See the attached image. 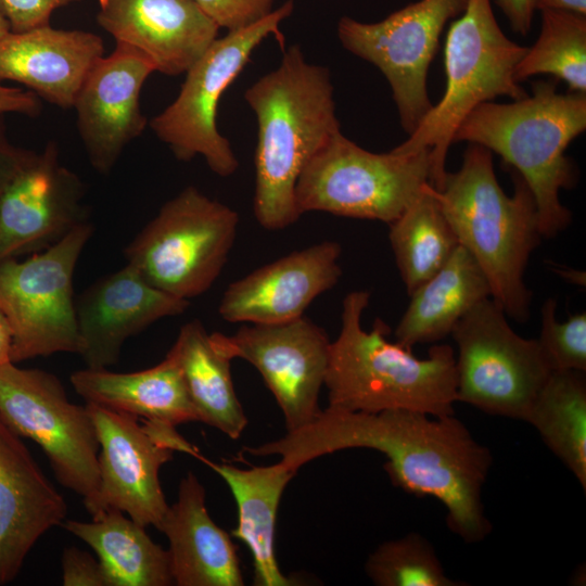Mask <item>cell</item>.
I'll list each match as a JSON object with an SVG mask.
<instances>
[{
  "instance_id": "3957f363",
  "label": "cell",
  "mask_w": 586,
  "mask_h": 586,
  "mask_svg": "<svg viewBox=\"0 0 586 586\" xmlns=\"http://www.w3.org/2000/svg\"><path fill=\"white\" fill-rule=\"evenodd\" d=\"M370 293L349 292L343 300L341 330L330 344L324 379L329 407L364 412L411 410L430 416L455 415L456 355L447 344L434 345L426 358L387 340L380 318L366 331L361 317Z\"/></svg>"
},
{
  "instance_id": "74e56055",
  "label": "cell",
  "mask_w": 586,
  "mask_h": 586,
  "mask_svg": "<svg viewBox=\"0 0 586 586\" xmlns=\"http://www.w3.org/2000/svg\"><path fill=\"white\" fill-rule=\"evenodd\" d=\"M41 109V100L33 91L0 84V116L7 113H17L36 117Z\"/></svg>"
},
{
  "instance_id": "e575fe53",
  "label": "cell",
  "mask_w": 586,
  "mask_h": 586,
  "mask_svg": "<svg viewBox=\"0 0 586 586\" xmlns=\"http://www.w3.org/2000/svg\"><path fill=\"white\" fill-rule=\"evenodd\" d=\"M81 0H0V12L11 31H25L49 25L52 13Z\"/></svg>"
},
{
  "instance_id": "83f0119b",
  "label": "cell",
  "mask_w": 586,
  "mask_h": 586,
  "mask_svg": "<svg viewBox=\"0 0 586 586\" xmlns=\"http://www.w3.org/2000/svg\"><path fill=\"white\" fill-rule=\"evenodd\" d=\"M63 527L98 556L105 586L173 585L168 550L124 512L106 510L91 522L64 520Z\"/></svg>"
},
{
  "instance_id": "7bdbcfd3",
  "label": "cell",
  "mask_w": 586,
  "mask_h": 586,
  "mask_svg": "<svg viewBox=\"0 0 586 586\" xmlns=\"http://www.w3.org/2000/svg\"><path fill=\"white\" fill-rule=\"evenodd\" d=\"M11 31V27L7 18L0 12V39Z\"/></svg>"
},
{
  "instance_id": "2e32d148",
  "label": "cell",
  "mask_w": 586,
  "mask_h": 586,
  "mask_svg": "<svg viewBox=\"0 0 586 586\" xmlns=\"http://www.w3.org/2000/svg\"><path fill=\"white\" fill-rule=\"evenodd\" d=\"M81 179L47 142L0 198V263L42 251L87 220Z\"/></svg>"
},
{
  "instance_id": "e0dca14e",
  "label": "cell",
  "mask_w": 586,
  "mask_h": 586,
  "mask_svg": "<svg viewBox=\"0 0 586 586\" xmlns=\"http://www.w3.org/2000/svg\"><path fill=\"white\" fill-rule=\"evenodd\" d=\"M153 72V64L141 52L116 43L84 79L73 109L79 137L98 173L109 174L125 148L144 131L140 93Z\"/></svg>"
},
{
  "instance_id": "f35d334b",
  "label": "cell",
  "mask_w": 586,
  "mask_h": 586,
  "mask_svg": "<svg viewBox=\"0 0 586 586\" xmlns=\"http://www.w3.org/2000/svg\"><path fill=\"white\" fill-rule=\"evenodd\" d=\"M492 1V0H491ZM506 15L511 29L520 35H527L532 29L536 10V0H493Z\"/></svg>"
},
{
  "instance_id": "44dd1931",
  "label": "cell",
  "mask_w": 586,
  "mask_h": 586,
  "mask_svg": "<svg viewBox=\"0 0 586 586\" xmlns=\"http://www.w3.org/2000/svg\"><path fill=\"white\" fill-rule=\"evenodd\" d=\"M20 437L0 417V585L15 578L34 545L67 513Z\"/></svg>"
},
{
  "instance_id": "7a4b0ae2",
  "label": "cell",
  "mask_w": 586,
  "mask_h": 586,
  "mask_svg": "<svg viewBox=\"0 0 586 586\" xmlns=\"http://www.w3.org/2000/svg\"><path fill=\"white\" fill-rule=\"evenodd\" d=\"M244 99L257 120L254 214L265 229L280 230L301 216L295 187L303 169L341 130L330 73L292 46Z\"/></svg>"
},
{
  "instance_id": "277c9868",
  "label": "cell",
  "mask_w": 586,
  "mask_h": 586,
  "mask_svg": "<svg viewBox=\"0 0 586 586\" xmlns=\"http://www.w3.org/2000/svg\"><path fill=\"white\" fill-rule=\"evenodd\" d=\"M514 191L500 187L493 152L470 143L460 168L432 192L455 231L485 273L491 297L518 322L530 317L532 293L524 282L530 256L543 238L534 195L515 170Z\"/></svg>"
},
{
  "instance_id": "60d3db41",
  "label": "cell",
  "mask_w": 586,
  "mask_h": 586,
  "mask_svg": "<svg viewBox=\"0 0 586 586\" xmlns=\"http://www.w3.org/2000/svg\"><path fill=\"white\" fill-rule=\"evenodd\" d=\"M11 331L9 323L0 309V364L11 361Z\"/></svg>"
},
{
  "instance_id": "8992f818",
  "label": "cell",
  "mask_w": 586,
  "mask_h": 586,
  "mask_svg": "<svg viewBox=\"0 0 586 586\" xmlns=\"http://www.w3.org/2000/svg\"><path fill=\"white\" fill-rule=\"evenodd\" d=\"M526 50L504 34L491 0H468L464 11L450 24L444 49L445 92L408 139L393 149L399 153L429 149L430 184L434 189L444 184L446 156L467 115L497 97L515 101L528 94L514 78Z\"/></svg>"
},
{
  "instance_id": "5bb4252c",
  "label": "cell",
  "mask_w": 586,
  "mask_h": 586,
  "mask_svg": "<svg viewBox=\"0 0 586 586\" xmlns=\"http://www.w3.org/2000/svg\"><path fill=\"white\" fill-rule=\"evenodd\" d=\"M230 358L254 366L280 407L286 432L310 422L321 410L330 344L326 331L302 316L281 323H250L234 334L211 333Z\"/></svg>"
},
{
  "instance_id": "7c38bea8",
  "label": "cell",
  "mask_w": 586,
  "mask_h": 586,
  "mask_svg": "<svg viewBox=\"0 0 586 586\" xmlns=\"http://www.w3.org/2000/svg\"><path fill=\"white\" fill-rule=\"evenodd\" d=\"M0 417L47 456L61 485L89 502L99 485V441L87 406L73 404L60 379L0 364Z\"/></svg>"
},
{
  "instance_id": "ab89813d",
  "label": "cell",
  "mask_w": 586,
  "mask_h": 586,
  "mask_svg": "<svg viewBox=\"0 0 586 586\" xmlns=\"http://www.w3.org/2000/svg\"><path fill=\"white\" fill-rule=\"evenodd\" d=\"M563 10L586 15V0H536V10Z\"/></svg>"
},
{
  "instance_id": "b9f144b4",
  "label": "cell",
  "mask_w": 586,
  "mask_h": 586,
  "mask_svg": "<svg viewBox=\"0 0 586 586\" xmlns=\"http://www.w3.org/2000/svg\"><path fill=\"white\" fill-rule=\"evenodd\" d=\"M555 272L559 273L562 278H564L565 280L574 283V284H579V285H584L585 284V273L578 271V270H575V269H566V268H555L553 269Z\"/></svg>"
},
{
  "instance_id": "9a60e30c",
  "label": "cell",
  "mask_w": 586,
  "mask_h": 586,
  "mask_svg": "<svg viewBox=\"0 0 586 586\" xmlns=\"http://www.w3.org/2000/svg\"><path fill=\"white\" fill-rule=\"evenodd\" d=\"M86 406L100 453L98 489L85 508L92 518L106 510H119L141 526L157 528L169 507L160 470L173 460L175 451L152 440L138 417L91 403Z\"/></svg>"
},
{
  "instance_id": "8d00e7d4",
  "label": "cell",
  "mask_w": 586,
  "mask_h": 586,
  "mask_svg": "<svg viewBox=\"0 0 586 586\" xmlns=\"http://www.w3.org/2000/svg\"><path fill=\"white\" fill-rule=\"evenodd\" d=\"M2 117L0 116V198L35 155V152L18 148L10 142Z\"/></svg>"
},
{
  "instance_id": "ba28073f",
  "label": "cell",
  "mask_w": 586,
  "mask_h": 586,
  "mask_svg": "<svg viewBox=\"0 0 586 586\" xmlns=\"http://www.w3.org/2000/svg\"><path fill=\"white\" fill-rule=\"evenodd\" d=\"M238 225L234 209L189 186L138 232L125 257L150 284L189 301L219 277Z\"/></svg>"
},
{
  "instance_id": "d590c367",
  "label": "cell",
  "mask_w": 586,
  "mask_h": 586,
  "mask_svg": "<svg viewBox=\"0 0 586 586\" xmlns=\"http://www.w3.org/2000/svg\"><path fill=\"white\" fill-rule=\"evenodd\" d=\"M62 581L64 586H105L99 560L76 547L63 550Z\"/></svg>"
},
{
  "instance_id": "836d02e7",
  "label": "cell",
  "mask_w": 586,
  "mask_h": 586,
  "mask_svg": "<svg viewBox=\"0 0 586 586\" xmlns=\"http://www.w3.org/2000/svg\"><path fill=\"white\" fill-rule=\"evenodd\" d=\"M221 28L228 31L252 25L268 15L276 0H194Z\"/></svg>"
},
{
  "instance_id": "cb8c5ba5",
  "label": "cell",
  "mask_w": 586,
  "mask_h": 586,
  "mask_svg": "<svg viewBox=\"0 0 586 586\" xmlns=\"http://www.w3.org/2000/svg\"><path fill=\"white\" fill-rule=\"evenodd\" d=\"M199 459L221 476L233 495L238 523L231 536L242 540L251 551L254 585H295V581L279 568L275 539L279 502L297 471L281 460L270 466L242 469L228 462H212L202 455Z\"/></svg>"
},
{
  "instance_id": "ac0fdd59",
  "label": "cell",
  "mask_w": 586,
  "mask_h": 586,
  "mask_svg": "<svg viewBox=\"0 0 586 586\" xmlns=\"http://www.w3.org/2000/svg\"><path fill=\"white\" fill-rule=\"evenodd\" d=\"M341 245L323 241L294 251L229 284L218 306L229 322L281 323L304 316L342 276Z\"/></svg>"
},
{
  "instance_id": "7402d4cb",
  "label": "cell",
  "mask_w": 586,
  "mask_h": 586,
  "mask_svg": "<svg viewBox=\"0 0 586 586\" xmlns=\"http://www.w3.org/2000/svg\"><path fill=\"white\" fill-rule=\"evenodd\" d=\"M103 53L102 38L86 30L49 24L10 31L0 39V81L22 84L40 99L68 110Z\"/></svg>"
},
{
  "instance_id": "ffe728a7",
  "label": "cell",
  "mask_w": 586,
  "mask_h": 586,
  "mask_svg": "<svg viewBox=\"0 0 586 586\" xmlns=\"http://www.w3.org/2000/svg\"><path fill=\"white\" fill-rule=\"evenodd\" d=\"M97 23L116 43L141 52L155 72L186 73L220 27L194 0H98Z\"/></svg>"
},
{
  "instance_id": "8fae6325",
  "label": "cell",
  "mask_w": 586,
  "mask_h": 586,
  "mask_svg": "<svg viewBox=\"0 0 586 586\" xmlns=\"http://www.w3.org/2000/svg\"><path fill=\"white\" fill-rule=\"evenodd\" d=\"M457 402L492 416L525 421L552 372L537 339L510 327L499 305L487 297L455 326Z\"/></svg>"
},
{
  "instance_id": "484cf974",
  "label": "cell",
  "mask_w": 586,
  "mask_h": 586,
  "mask_svg": "<svg viewBox=\"0 0 586 586\" xmlns=\"http://www.w3.org/2000/svg\"><path fill=\"white\" fill-rule=\"evenodd\" d=\"M409 296L395 341L411 348L451 334L467 313L491 297V286L477 262L459 244L443 267Z\"/></svg>"
},
{
  "instance_id": "4dcf8cb0",
  "label": "cell",
  "mask_w": 586,
  "mask_h": 586,
  "mask_svg": "<svg viewBox=\"0 0 586 586\" xmlns=\"http://www.w3.org/2000/svg\"><path fill=\"white\" fill-rule=\"evenodd\" d=\"M540 13V33L517 64L515 80L549 74L570 92L586 93V15L550 9Z\"/></svg>"
},
{
  "instance_id": "5b68a950",
  "label": "cell",
  "mask_w": 586,
  "mask_h": 586,
  "mask_svg": "<svg viewBox=\"0 0 586 586\" xmlns=\"http://www.w3.org/2000/svg\"><path fill=\"white\" fill-rule=\"evenodd\" d=\"M585 129L586 94L561 93L555 81L539 80L523 99L477 105L458 127L454 142L480 144L512 166L534 195L542 237L553 238L572 220L559 196L576 181L565 150Z\"/></svg>"
},
{
  "instance_id": "4fadbf2b",
  "label": "cell",
  "mask_w": 586,
  "mask_h": 586,
  "mask_svg": "<svg viewBox=\"0 0 586 586\" xmlns=\"http://www.w3.org/2000/svg\"><path fill=\"white\" fill-rule=\"evenodd\" d=\"M468 0H419L375 23L343 16L337 23L342 46L385 76L403 129L411 135L432 109L426 87L430 64L448 21Z\"/></svg>"
},
{
  "instance_id": "1f68e13d",
  "label": "cell",
  "mask_w": 586,
  "mask_h": 586,
  "mask_svg": "<svg viewBox=\"0 0 586 586\" xmlns=\"http://www.w3.org/2000/svg\"><path fill=\"white\" fill-rule=\"evenodd\" d=\"M365 570L378 586H461L447 576L433 546L418 533L382 543Z\"/></svg>"
},
{
  "instance_id": "30bf717a",
  "label": "cell",
  "mask_w": 586,
  "mask_h": 586,
  "mask_svg": "<svg viewBox=\"0 0 586 586\" xmlns=\"http://www.w3.org/2000/svg\"><path fill=\"white\" fill-rule=\"evenodd\" d=\"M92 233L86 221L27 259L0 263V309L11 331L12 362L79 354L73 279Z\"/></svg>"
},
{
  "instance_id": "4316f807",
  "label": "cell",
  "mask_w": 586,
  "mask_h": 586,
  "mask_svg": "<svg viewBox=\"0 0 586 586\" xmlns=\"http://www.w3.org/2000/svg\"><path fill=\"white\" fill-rule=\"evenodd\" d=\"M178 365L188 395L201 422L232 440L239 438L247 418L237 396L231 360L198 319L184 323L169 352Z\"/></svg>"
},
{
  "instance_id": "d6a6232c",
  "label": "cell",
  "mask_w": 586,
  "mask_h": 586,
  "mask_svg": "<svg viewBox=\"0 0 586 586\" xmlns=\"http://www.w3.org/2000/svg\"><path fill=\"white\" fill-rule=\"evenodd\" d=\"M551 371H586V313L557 320V301L547 298L542 306V328L537 339Z\"/></svg>"
},
{
  "instance_id": "6da1fadb",
  "label": "cell",
  "mask_w": 586,
  "mask_h": 586,
  "mask_svg": "<svg viewBox=\"0 0 586 586\" xmlns=\"http://www.w3.org/2000/svg\"><path fill=\"white\" fill-rule=\"evenodd\" d=\"M370 448L385 455L383 468L394 486L430 496L447 510V524L466 543L486 538L482 488L493 457L455 417L396 409L380 412L321 409L307 424L276 441L244 449L254 456L278 455L294 471L327 454Z\"/></svg>"
},
{
  "instance_id": "603a6c76",
  "label": "cell",
  "mask_w": 586,
  "mask_h": 586,
  "mask_svg": "<svg viewBox=\"0 0 586 586\" xmlns=\"http://www.w3.org/2000/svg\"><path fill=\"white\" fill-rule=\"evenodd\" d=\"M196 475L180 481L177 500L157 530L168 539L170 571L178 586H242L240 560L230 535L211 518Z\"/></svg>"
},
{
  "instance_id": "d6986e66",
  "label": "cell",
  "mask_w": 586,
  "mask_h": 586,
  "mask_svg": "<svg viewBox=\"0 0 586 586\" xmlns=\"http://www.w3.org/2000/svg\"><path fill=\"white\" fill-rule=\"evenodd\" d=\"M187 300L150 284L129 264L100 278L76 300L80 352L87 368L115 365L124 343L160 319L186 311Z\"/></svg>"
},
{
  "instance_id": "52a82bcc",
  "label": "cell",
  "mask_w": 586,
  "mask_h": 586,
  "mask_svg": "<svg viewBox=\"0 0 586 586\" xmlns=\"http://www.w3.org/2000/svg\"><path fill=\"white\" fill-rule=\"evenodd\" d=\"M430 150L373 153L337 131L310 158L295 187L300 215L324 212L391 224L430 183Z\"/></svg>"
},
{
  "instance_id": "f1b7e54d",
  "label": "cell",
  "mask_w": 586,
  "mask_h": 586,
  "mask_svg": "<svg viewBox=\"0 0 586 586\" xmlns=\"http://www.w3.org/2000/svg\"><path fill=\"white\" fill-rule=\"evenodd\" d=\"M525 422L586 489V379L583 371H552Z\"/></svg>"
},
{
  "instance_id": "d4e9b609",
  "label": "cell",
  "mask_w": 586,
  "mask_h": 586,
  "mask_svg": "<svg viewBox=\"0 0 586 586\" xmlns=\"http://www.w3.org/2000/svg\"><path fill=\"white\" fill-rule=\"evenodd\" d=\"M69 381L87 403L171 425L199 421L180 369L168 354L156 366L135 372L86 368Z\"/></svg>"
},
{
  "instance_id": "f546056e",
  "label": "cell",
  "mask_w": 586,
  "mask_h": 586,
  "mask_svg": "<svg viewBox=\"0 0 586 586\" xmlns=\"http://www.w3.org/2000/svg\"><path fill=\"white\" fill-rule=\"evenodd\" d=\"M388 227L390 243L408 295L438 271L459 245L430 183Z\"/></svg>"
},
{
  "instance_id": "9c48e42d",
  "label": "cell",
  "mask_w": 586,
  "mask_h": 586,
  "mask_svg": "<svg viewBox=\"0 0 586 586\" xmlns=\"http://www.w3.org/2000/svg\"><path fill=\"white\" fill-rule=\"evenodd\" d=\"M293 9V0H288L256 23L228 31L186 72L177 98L150 122L155 136L178 161L190 162L201 155L220 177L237 170L239 162L230 142L217 129L219 100L267 37H276L283 47L280 24Z\"/></svg>"
}]
</instances>
